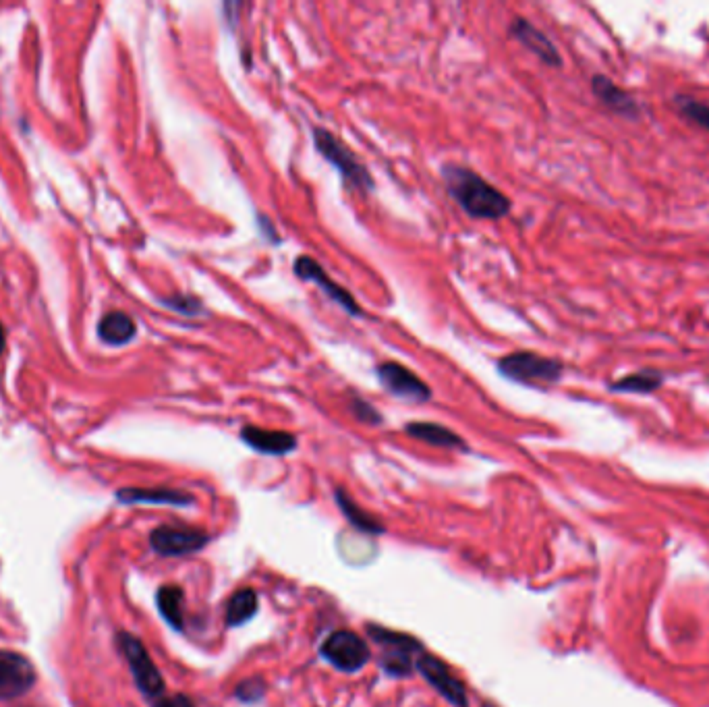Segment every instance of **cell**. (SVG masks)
<instances>
[{"mask_svg": "<svg viewBox=\"0 0 709 707\" xmlns=\"http://www.w3.org/2000/svg\"><path fill=\"white\" fill-rule=\"evenodd\" d=\"M442 179L448 195L471 218L500 220L513 210V202L500 189H496L467 166L446 164L442 168Z\"/></svg>", "mask_w": 709, "mask_h": 707, "instance_id": "cell-1", "label": "cell"}, {"mask_svg": "<svg viewBox=\"0 0 709 707\" xmlns=\"http://www.w3.org/2000/svg\"><path fill=\"white\" fill-rule=\"evenodd\" d=\"M498 372L517 384L546 388L562 378L564 365L558 359L537 355L533 351H515L498 359Z\"/></svg>", "mask_w": 709, "mask_h": 707, "instance_id": "cell-2", "label": "cell"}, {"mask_svg": "<svg viewBox=\"0 0 709 707\" xmlns=\"http://www.w3.org/2000/svg\"><path fill=\"white\" fill-rule=\"evenodd\" d=\"M314 146L322 158H326L336 171L343 177L345 185L357 191H370L374 189V179L367 171L365 164L328 129L316 127L314 129Z\"/></svg>", "mask_w": 709, "mask_h": 707, "instance_id": "cell-3", "label": "cell"}, {"mask_svg": "<svg viewBox=\"0 0 709 707\" xmlns=\"http://www.w3.org/2000/svg\"><path fill=\"white\" fill-rule=\"evenodd\" d=\"M119 647L131 668L137 689L146 697H160L164 693V678L152 662L144 643L131 633H119Z\"/></svg>", "mask_w": 709, "mask_h": 707, "instance_id": "cell-4", "label": "cell"}, {"mask_svg": "<svg viewBox=\"0 0 709 707\" xmlns=\"http://www.w3.org/2000/svg\"><path fill=\"white\" fill-rule=\"evenodd\" d=\"M376 376L384 390H388L396 399L409 403H425L432 399V388L399 361L380 363L376 367Z\"/></svg>", "mask_w": 709, "mask_h": 707, "instance_id": "cell-5", "label": "cell"}, {"mask_svg": "<svg viewBox=\"0 0 709 707\" xmlns=\"http://www.w3.org/2000/svg\"><path fill=\"white\" fill-rule=\"evenodd\" d=\"M322 656L338 670L357 672L370 662L372 654L370 647L359 635L351 631H338L324 641Z\"/></svg>", "mask_w": 709, "mask_h": 707, "instance_id": "cell-6", "label": "cell"}, {"mask_svg": "<svg viewBox=\"0 0 709 707\" xmlns=\"http://www.w3.org/2000/svg\"><path fill=\"white\" fill-rule=\"evenodd\" d=\"M36 685V668L25 656L0 649V701L30 693Z\"/></svg>", "mask_w": 709, "mask_h": 707, "instance_id": "cell-7", "label": "cell"}, {"mask_svg": "<svg viewBox=\"0 0 709 707\" xmlns=\"http://www.w3.org/2000/svg\"><path fill=\"white\" fill-rule=\"evenodd\" d=\"M295 274L305 280V282H314V285L330 299L334 301L338 307H343L349 316H363V309L361 305L357 303V299L345 289V287H340L338 282H334L328 272L314 260V258H309V256H299L295 260V266H293Z\"/></svg>", "mask_w": 709, "mask_h": 707, "instance_id": "cell-8", "label": "cell"}, {"mask_svg": "<svg viewBox=\"0 0 709 707\" xmlns=\"http://www.w3.org/2000/svg\"><path fill=\"white\" fill-rule=\"evenodd\" d=\"M150 544L160 556H187L208 544V533L193 527L162 525L150 533Z\"/></svg>", "mask_w": 709, "mask_h": 707, "instance_id": "cell-9", "label": "cell"}, {"mask_svg": "<svg viewBox=\"0 0 709 707\" xmlns=\"http://www.w3.org/2000/svg\"><path fill=\"white\" fill-rule=\"evenodd\" d=\"M591 92L593 96L598 98L610 112L614 115H620L625 119H639L641 117V104L637 102V98L633 94H629L627 90H622L620 86L606 77V75H593L591 77Z\"/></svg>", "mask_w": 709, "mask_h": 707, "instance_id": "cell-10", "label": "cell"}, {"mask_svg": "<svg viewBox=\"0 0 709 707\" xmlns=\"http://www.w3.org/2000/svg\"><path fill=\"white\" fill-rule=\"evenodd\" d=\"M417 668L425 676V681H428L444 699H448L457 707H467V693L463 683L457 676H452L450 670L440 660L432 656H421Z\"/></svg>", "mask_w": 709, "mask_h": 707, "instance_id": "cell-11", "label": "cell"}, {"mask_svg": "<svg viewBox=\"0 0 709 707\" xmlns=\"http://www.w3.org/2000/svg\"><path fill=\"white\" fill-rule=\"evenodd\" d=\"M510 36H513L517 42H521L529 52H533L542 63L550 67L562 65V56L554 46V42L542 30H537L529 19L517 17L513 23H510Z\"/></svg>", "mask_w": 709, "mask_h": 707, "instance_id": "cell-12", "label": "cell"}, {"mask_svg": "<svg viewBox=\"0 0 709 707\" xmlns=\"http://www.w3.org/2000/svg\"><path fill=\"white\" fill-rule=\"evenodd\" d=\"M241 440L262 455L282 457L289 455L297 448V436L291 432H278V430H264L255 426H245L241 430Z\"/></svg>", "mask_w": 709, "mask_h": 707, "instance_id": "cell-13", "label": "cell"}, {"mask_svg": "<svg viewBox=\"0 0 709 707\" xmlns=\"http://www.w3.org/2000/svg\"><path fill=\"white\" fill-rule=\"evenodd\" d=\"M119 500L125 504H170V506H189L193 504V496L181 490H144V488H125L119 492Z\"/></svg>", "mask_w": 709, "mask_h": 707, "instance_id": "cell-14", "label": "cell"}, {"mask_svg": "<svg viewBox=\"0 0 709 707\" xmlns=\"http://www.w3.org/2000/svg\"><path fill=\"white\" fill-rule=\"evenodd\" d=\"M405 434L415 440H421V442L432 444V446H440V448H465V442L461 436L440 426V423H432V421H413L405 428Z\"/></svg>", "mask_w": 709, "mask_h": 707, "instance_id": "cell-15", "label": "cell"}, {"mask_svg": "<svg viewBox=\"0 0 709 707\" xmlns=\"http://www.w3.org/2000/svg\"><path fill=\"white\" fill-rule=\"evenodd\" d=\"M137 328L135 322L123 314V311H112V314L104 316L98 324V334L106 345L112 347H121L127 345L129 341H133Z\"/></svg>", "mask_w": 709, "mask_h": 707, "instance_id": "cell-16", "label": "cell"}, {"mask_svg": "<svg viewBox=\"0 0 709 707\" xmlns=\"http://www.w3.org/2000/svg\"><path fill=\"white\" fill-rule=\"evenodd\" d=\"M664 384V376L660 372L654 370H641V372H633L629 376H622L614 382H610V390L612 392H620V394H651L656 392L658 388H662Z\"/></svg>", "mask_w": 709, "mask_h": 707, "instance_id": "cell-17", "label": "cell"}, {"mask_svg": "<svg viewBox=\"0 0 709 707\" xmlns=\"http://www.w3.org/2000/svg\"><path fill=\"white\" fill-rule=\"evenodd\" d=\"M158 610L173 629H183V591L177 585H164L158 589Z\"/></svg>", "mask_w": 709, "mask_h": 707, "instance_id": "cell-18", "label": "cell"}, {"mask_svg": "<svg viewBox=\"0 0 709 707\" xmlns=\"http://www.w3.org/2000/svg\"><path fill=\"white\" fill-rule=\"evenodd\" d=\"M255 612H258V593L245 587L237 591L229 600V606H226V625L229 627L245 625Z\"/></svg>", "mask_w": 709, "mask_h": 707, "instance_id": "cell-19", "label": "cell"}, {"mask_svg": "<svg viewBox=\"0 0 709 707\" xmlns=\"http://www.w3.org/2000/svg\"><path fill=\"white\" fill-rule=\"evenodd\" d=\"M676 108L680 110L689 123L697 125L699 129L709 131V104L703 100H697L693 96H676L674 98Z\"/></svg>", "mask_w": 709, "mask_h": 707, "instance_id": "cell-20", "label": "cell"}, {"mask_svg": "<svg viewBox=\"0 0 709 707\" xmlns=\"http://www.w3.org/2000/svg\"><path fill=\"white\" fill-rule=\"evenodd\" d=\"M336 500H338L340 508H343V513L347 515V519H349L357 529L370 531V533H380V531H382V525H378V521H376L374 517L363 513L361 508H359L343 490L336 492Z\"/></svg>", "mask_w": 709, "mask_h": 707, "instance_id": "cell-21", "label": "cell"}, {"mask_svg": "<svg viewBox=\"0 0 709 707\" xmlns=\"http://www.w3.org/2000/svg\"><path fill=\"white\" fill-rule=\"evenodd\" d=\"M367 633H370V637L388 647V649H407V652H421V645L409 637V635H401V633H392L388 629H382L378 625H372V627H367Z\"/></svg>", "mask_w": 709, "mask_h": 707, "instance_id": "cell-22", "label": "cell"}, {"mask_svg": "<svg viewBox=\"0 0 709 707\" xmlns=\"http://www.w3.org/2000/svg\"><path fill=\"white\" fill-rule=\"evenodd\" d=\"M349 411L351 415L365 423V426H380L382 423V413L372 405V403H367L365 399H361L359 394H351V399H349Z\"/></svg>", "mask_w": 709, "mask_h": 707, "instance_id": "cell-23", "label": "cell"}, {"mask_svg": "<svg viewBox=\"0 0 709 707\" xmlns=\"http://www.w3.org/2000/svg\"><path fill=\"white\" fill-rule=\"evenodd\" d=\"M162 303L166 307H170L173 311H177V314L181 316H187V318H197V316H204V303L197 299V297H189V295H183V297H170V299H162Z\"/></svg>", "mask_w": 709, "mask_h": 707, "instance_id": "cell-24", "label": "cell"}, {"mask_svg": "<svg viewBox=\"0 0 709 707\" xmlns=\"http://www.w3.org/2000/svg\"><path fill=\"white\" fill-rule=\"evenodd\" d=\"M266 687L264 683L260 681V678H249V681L241 683L237 687V695L243 699V701H255V699H260L264 695Z\"/></svg>", "mask_w": 709, "mask_h": 707, "instance_id": "cell-25", "label": "cell"}, {"mask_svg": "<svg viewBox=\"0 0 709 707\" xmlns=\"http://www.w3.org/2000/svg\"><path fill=\"white\" fill-rule=\"evenodd\" d=\"M154 707H195L193 701L185 695H170V697H160L154 701Z\"/></svg>", "mask_w": 709, "mask_h": 707, "instance_id": "cell-26", "label": "cell"}, {"mask_svg": "<svg viewBox=\"0 0 709 707\" xmlns=\"http://www.w3.org/2000/svg\"><path fill=\"white\" fill-rule=\"evenodd\" d=\"M260 226H262V231H266L264 235L268 237V241H274V243H280V237L276 235V229H274V224L268 222L266 216H260Z\"/></svg>", "mask_w": 709, "mask_h": 707, "instance_id": "cell-27", "label": "cell"}, {"mask_svg": "<svg viewBox=\"0 0 709 707\" xmlns=\"http://www.w3.org/2000/svg\"><path fill=\"white\" fill-rule=\"evenodd\" d=\"M3 345H5V332L3 326H0V351H3Z\"/></svg>", "mask_w": 709, "mask_h": 707, "instance_id": "cell-28", "label": "cell"}, {"mask_svg": "<svg viewBox=\"0 0 709 707\" xmlns=\"http://www.w3.org/2000/svg\"><path fill=\"white\" fill-rule=\"evenodd\" d=\"M484 707H494V705H484Z\"/></svg>", "mask_w": 709, "mask_h": 707, "instance_id": "cell-29", "label": "cell"}]
</instances>
